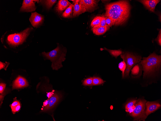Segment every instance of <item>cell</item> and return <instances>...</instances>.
<instances>
[{"mask_svg": "<svg viewBox=\"0 0 161 121\" xmlns=\"http://www.w3.org/2000/svg\"><path fill=\"white\" fill-rule=\"evenodd\" d=\"M44 19L43 16L35 12L32 13L29 20L33 26L37 28L42 23Z\"/></svg>", "mask_w": 161, "mask_h": 121, "instance_id": "ba28073f", "label": "cell"}, {"mask_svg": "<svg viewBox=\"0 0 161 121\" xmlns=\"http://www.w3.org/2000/svg\"><path fill=\"white\" fill-rule=\"evenodd\" d=\"M160 1L158 0H139V1L142 3L148 10L154 12L156 5Z\"/></svg>", "mask_w": 161, "mask_h": 121, "instance_id": "5bb4252c", "label": "cell"}, {"mask_svg": "<svg viewBox=\"0 0 161 121\" xmlns=\"http://www.w3.org/2000/svg\"><path fill=\"white\" fill-rule=\"evenodd\" d=\"M66 52L62 50L59 45L54 49L47 53H42L43 56L52 62L51 67L53 70H58L63 67L62 63L66 59Z\"/></svg>", "mask_w": 161, "mask_h": 121, "instance_id": "3957f363", "label": "cell"}, {"mask_svg": "<svg viewBox=\"0 0 161 121\" xmlns=\"http://www.w3.org/2000/svg\"><path fill=\"white\" fill-rule=\"evenodd\" d=\"M8 65V64H6L5 63H3L2 62H0V70L1 69L3 68H5V66H7V65Z\"/></svg>", "mask_w": 161, "mask_h": 121, "instance_id": "d6a6232c", "label": "cell"}, {"mask_svg": "<svg viewBox=\"0 0 161 121\" xmlns=\"http://www.w3.org/2000/svg\"><path fill=\"white\" fill-rule=\"evenodd\" d=\"M118 67L119 69L122 72V77L123 76L124 71L126 68V64L123 61L119 64Z\"/></svg>", "mask_w": 161, "mask_h": 121, "instance_id": "603a6c76", "label": "cell"}, {"mask_svg": "<svg viewBox=\"0 0 161 121\" xmlns=\"http://www.w3.org/2000/svg\"><path fill=\"white\" fill-rule=\"evenodd\" d=\"M61 97L60 94L56 93L54 94L49 99L47 100V104L46 106L43 107L42 110L46 111L52 109L59 101Z\"/></svg>", "mask_w": 161, "mask_h": 121, "instance_id": "9c48e42d", "label": "cell"}, {"mask_svg": "<svg viewBox=\"0 0 161 121\" xmlns=\"http://www.w3.org/2000/svg\"><path fill=\"white\" fill-rule=\"evenodd\" d=\"M28 85L26 79L20 76H19L13 81V89L21 88L27 87Z\"/></svg>", "mask_w": 161, "mask_h": 121, "instance_id": "7c38bea8", "label": "cell"}, {"mask_svg": "<svg viewBox=\"0 0 161 121\" xmlns=\"http://www.w3.org/2000/svg\"><path fill=\"white\" fill-rule=\"evenodd\" d=\"M73 9V15L74 17L77 16L87 11L85 8L79 5V3H77L74 4Z\"/></svg>", "mask_w": 161, "mask_h": 121, "instance_id": "9a60e30c", "label": "cell"}, {"mask_svg": "<svg viewBox=\"0 0 161 121\" xmlns=\"http://www.w3.org/2000/svg\"><path fill=\"white\" fill-rule=\"evenodd\" d=\"M104 16L113 20L114 25H121L127 20L130 13L131 6L128 1L121 0L105 5Z\"/></svg>", "mask_w": 161, "mask_h": 121, "instance_id": "6da1fadb", "label": "cell"}, {"mask_svg": "<svg viewBox=\"0 0 161 121\" xmlns=\"http://www.w3.org/2000/svg\"><path fill=\"white\" fill-rule=\"evenodd\" d=\"M30 30V28H28L19 33L9 35L7 37L8 42L13 46L21 44L29 35Z\"/></svg>", "mask_w": 161, "mask_h": 121, "instance_id": "8992f818", "label": "cell"}, {"mask_svg": "<svg viewBox=\"0 0 161 121\" xmlns=\"http://www.w3.org/2000/svg\"><path fill=\"white\" fill-rule=\"evenodd\" d=\"M145 113L147 116L159 108L161 105L156 102L148 101L146 102Z\"/></svg>", "mask_w": 161, "mask_h": 121, "instance_id": "8fae6325", "label": "cell"}, {"mask_svg": "<svg viewBox=\"0 0 161 121\" xmlns=\"http://www.w3.org/2000/svg\"><path fill=\"white\" fill-rule=\"evenodd\" d=\"M146 101L144 99H139L135 105L134 111L131 116L134 118V121H145L147 116L145 113V103Z\"/></svg>", "mask_w": 161, "mask_h": 121, "instance_id": "5b68a950", "label": "cell"}, {"mask_svg": "<svg viewBox=\"0 0 161 121\" xmlns=\"http://www.w3.org/2000/svg\"><path fill=\"white\" fill-rule=\"evenodd\" d=\"M107 25L104 27L92 28L91 30L93 33L96 35H100L105 33L110 28Z\"/></svg>", "mask_w": 161, "mask_h": 121, "instance_id": "2e32d148", "label": "cell"}, {"mask_svg": "<svg viewBox=\"0 0 161 121\" xmlns=\"http://www.w3.org/2000/svg\"><path fill=\"white\" fill-rule=\"evenodd\" d=\"M6 84L4 83H1L0 84V93L1 94L5 88Z\"/></svg>", "mask_w": 161, "mask_h": 121, "instance_id": "f546056e", "label": "cell"}, {"mask_svg": "<svg viewBox=\"0 0 161 121\" xmlns=\"http://www.w3.org/2000/svg\"><path fill=\"white\" fill-rule=\"evenodd\" d=\"M141 64L143 68V77L152 75L161 65V56L153 52L147 57H143Z\"/></svg>", "mask_w": 161, "mask_h": 121, "instance_id": "7a4b0ae2", "label": "cell"}, {"mask_svg": "<svg viewBox=\"0 0 161 121\" xmlns=\"http://www.w3.org/2000/svg\"><path fill=\"white\" fill-rule=\"evenodd\" d=\"M19 103H20L17 100H15L14 101L11 105V109L13 108Z\"/></svg>", "mask_w": 161, "mask_h": 121, "instance_id": "1f68e13d", "label": "cell"}, {"mask_svg": "<svg viewBox=\"0 0 161 121\" xmlns=\"http://www.w3.org/2000/svg\"><path fill=\"white\" fill-rule=\"evenodd\" d=\"M105 49L108 51L111 55L115 57H117L119 56L123 53L122 51L120 50H110L106 48H105Z\"/></svg>", "mask_w": 161, "mask_h": 121, "instance_id": "ac0fdd59", "label": "cell"}, {"mask_svg": "<svg viewBox=\"0 0 161 121\" xmlns=\"http://www.w3.org/2000/svg\"><path fill=\"white\" fill-rule=\"evenodd\" d=\"M54 94V93H52L49 92L48 93L47 95V96L48 98H50Z\"/></svg>", "mask_w": 161, "mask_h": 121, "instance_id": "836d02e7", "label": "cell"}, {"mask_svg": "<svg viewBox=\"0 0 161 121\" xmlns=\"http://www.w3.org/2000/svg\"><path fill=\"white\" fill-rule=\"evenodd\" d=\"M21 107L20 103L12 109V112L13 114H15L20 109Z\"/></svg>", "mask_w": 161, "mask_h": 121, "instance_id": "83f0119b", "label": "cell"}, {"mask_svg": "<svg viewBox=\"0 0 161 121\" xmlns=\"http://www.w3.org/2000/svg\"><path fill=\"white\" fill-rule=\"evenodd\" d=\"M93 78H87L85 79L83 82V85L84 86H90L92 85Z\"/></svg>", "mask_w": 161, "mask_h": 121, "instance_id": "cb8c5ba5", "label": "cell"}, {"mask_svg": "<svg viewBox=\"0 0 161 121\" xmlns=\"http://www.w3.org/2000/svg\"><path fill=\"white\" fill-rule=\"evenodd\" d=\"M104 81L98 77H94L93 78V85H97L102 84Z\"/></svg>", "mask_w": 161, "mask_h": 121, "instance_id": "ffe728a7", "label": "cell"}, {"mask_svg": "<svg viewBox=\"0 0 161 121\" xmlns=\"http://www.w3.org/2000/svg\"><path fill=\"white\" fill-rule=\"evenodd\" d=\"M140 71V67L138 64H135L131 70V74L134 75H138Z\"/></svg>", "mask_w": 161, "mask_h": 121, "instance_id": "7402d4cb", "label": "cell"}, {"mask_svg": "<svg viewBox=\"0 0 161 121\" xmlns=\"http://www.w3.org/2000/svg\"><path fill=\"white\" fill-rule=\"evenodd\" d=\"M99 0H80L79 4L84 8L87 11L91 12L94 10L98 6Z\"/></svg>", "mask_w": 161, "mask_h": 121, "instance_id": "52a82bcc", "label": "cell"}, {"mask_svg": "<svg viewBox=\"0 0 161 121\" xmlns=\"http://www.w3.org/2000/svg\"><path fill=\"white\" fill-rule=\"evenodd\" d=\"M121 57L126 64V68L122 77L123 78L129 76L131 69L136 63L141 61V57L128 52L121 55Z\"/></svg>", "mask_w": 161, "mask_h": 121, "instance_id": "277c9868", "label": "cell"}, {"mask_svg": "<svg viewBox=\"0 0 161 121\" xmlns=\"http://www.w3.org/2000/svg\"><path fill=\"white\" fill-rule=\"evenodd\" d=\"M155 40L157 41L159 45L161 46V30L159 31V34Z\"/></svg>", "mask_w": 161, "mask_h": 121, "instance_id": "f1b7e54d", "label": "cell"}, {"mask_svg": "<svg viewBox=\"0 0 161 121\" xmlns=\"http://www.w3.org/2000/svg\"><path fill=\"white\" fill-rule=\"evenodd\" d=\"M137 101V100H134L129 102L126 104L125 106L126 110H127L128 108L134 105Z\"/></svg>", "mask_w": 161, "mask_h": 121, "instance_id": "4316f807", "label": "cell"}, {"mask_svg": "<svg viewBox=\"0 0 161 121\" xmlns=\"http://www.w3.org/2000/svg\"><path fill=\"white\" fill-rule=\"evenodd\" d=\"M74 5L71 4L65 10L62 14V16L65 18H72Z\"/></svg>", "mask_w": 161, "mask_h": 121, "instance_id": "e0dca14e", "label": "cell"}, {"mask_svg": "<svg viewBox=\"0 0 161 121\" xmlns=\"http://www.w3.org/2000/svg\"><path fill=\"white\" fill-rule=\"evenodd\" d=\"M47 8L49 9L57 1L56 0H43Z\"/></svg>", "mask_w": 161, "mask_h": 121, "instance_id": "44dd1931", "label": "cell"}, {"mask_svg": "<svg viewBox=\"0 0 161 121\" xmlns=\"http://www.w3.org/2000/svg\"><path fill=\"white\" fill-rule=\"evenodd\" d=\"M135 107V105H134L127 110H126V112L131 114L134 111Z\"/></svg>", "mask_w": 161, "mask_h": 121, "instance_id": "4dcf8cb0", "label": "cell"}, {"mask_svg": "<svg viewBox=\"0 0 161 121\" xmlns=\"http://www.w3.org/2000/svg\"><path fill=\"white\" fill-rule=\"evenodd\" d=\"M106 17V24L109 27H111L114 25V21L111 18L108 17Z\"/></svg>", "mask_w": 161, "mask_h": 121, "instance_id": "484cf974", "label": "cell"}, {"mask_svg": "<svg viewBox=\"0 0 161 121\" xmlns=\"http://www.w3.org/2000/svg\"><path fill=\"white\" fill-rule=\"evenodd\" d=\"M102 18L100 24L99 25L95 26L93 28L104 27L107 25L106 21V17L104 16H102Z\"/></svg>", "mask_w": 161, "mask_h": 121, "instance_id": "d4e9b609", "label": "cell"}, {"mask_svg": "<svg viewBox=\"0 0 161 121\" xmlns=\"http://www.w3.org/2000/svg\"><path fill=\"white\" fill-rule=\"evenodd\" d=\"M102 18V16H97L94 18L92 21L91 26L93 28L96 26L99 25L100 23Z\"/></svg>", "mask_w": 161, "mask_h": 121, "instance_id": "d6986e66", "label": "cell"}, {"mask_svg": "<svg viewBox=\"0 0 161 121\" xmlns=\"http://www.w3.org/2000/svg\"><path fill=\"white\" fill-rule=\"evenodd\" d=\"M80 0H71V1H73V3L74 4L77 3H79Z\"/></svg>", "mask_w": 161, "mask_h": 121, "instance_id": "e575fe53", "label": "cell"}, {"mask_svg": "<svg viewBox=\"0 0 161 121\" xmlns=\"http://www.w3.org/2000/svg\"><path fill=\"white\" fill-rule=\"evenodd\" d=\"M35 0H24L20 8L21 12H30L34 11L36 8L34 1Z\"/></svg>", "mask_w": 161, "mask_h": 121, "instance_id": "30bf717a", "label": "cell"}, {"mask_svg": "<svg viewBox=\"0 0 161 121\" xmlns=\"http://www.w3.org/2000/svg\"><path fill=\"white\" fill-rule=\"evenodd\" d=\"M71 4L68 0H59L55 7L56 11L60 15Z\"/></svg>", "mask_w": 161, "mask_h": 121, "instance_id": "4fadbf2b", "label": "cell"}]
</instances>
